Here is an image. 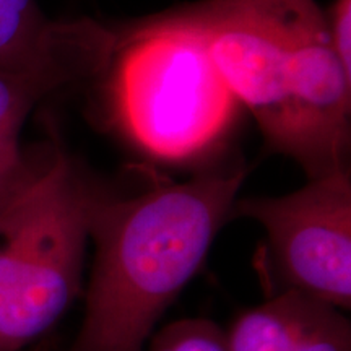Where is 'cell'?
<instances>
[{"label":"cell","mask_w":351,"mask_h":351,"mask_svg":"<svg viewBox=\"0 0 351 351\" xmlns=\"http://www.w3.org/2000/svg\"><path fill=\"white\" fill-rule=\"evenodd\" d=\"M176 13L204 38L271 150L309 179L348 169L351 77L314 0H204Z\"/></svg>","instance_id":"cell-1"},{"label":"cell","mask_w":351,"mask_h":351,"mask_svg":"<svg viewBox=\"0 0 351 351\" xmlns=\"http://www.w3.org/2000/svg\"><path fill=\"white\" fill-rule=\"evenodd\" d=\"M238 217L265 230L274 293L293 289L341 311L351 309L348 169L309 179L282 197L236 199L231 218Z\"/></svg>","instance_id":"cell-5"},{"label":"cell","mask_w":351,"mask_h":351,"mask_svg":"<svg viewBox=\"0 0 351 351\" xmlns=\"http://www.w3.org/2000/svg\"><path fill=\"white\" fill-rule=\"evenodd\" d=\"M326 20L332 49L341 69L351 77V0H335Z\"/></svg>","instance_id":"cell-11"},{"label":"cell","mask_w":351,"mask_h":351,"mask_svg":"<svg viewBox=\"0 0 351 351\" xmlns=\"http://www.w3.org/2000/svg\"><path fill=\"white\" fill-rule=\"evenodd\" d=\"M96 36L91 20H49L36 0H0V70L43 67L83 49Z\"/></svg>","instance_id":"cell-8"},{"label":"cell","mask_w":351,"mask_h":351,"mask_svg":"<svg viewBox=\"0 0 351 351\" xmlns=\"http://www.w3.org/2000/svg\"><path fill=\"white\" fill-rule=\"evenodd\" d=\"M49 150L51 143H46L39 148L21 147L16 152L0 155V207L41 166Z\"/></svg>","instance_id":"cell-10"},{"label":"cell","mask_w":351,"mask_h":351,"mask_svg":"<svg viewBox=\"0 0 351 351\" xmlns=\"http://www.w3.org/2000/svg\"><path fill=\"white\" fill-rule=\"evenodd\" d=\"M116 34L109 33L83 49L43 67L0 70V155L21 148L20 134L33 109L64 86L106 72L116 51Z\"/></svg>","instance_id":"cell-7"},{"label":"cell","mask_w":351,"mask_h":351,"mask_svg":"<svg viewBox=\"0 0 351 351\" xmlns=\"http://www.w3.org/2000/svg\"><path fill=\"white\" fill-rule=\"evenodd\" d=\"M243 181L244 171H221L125 199L96 191L85 315L69 351H145L231 219Z\"/></svg>","instance_id":"cell-2"},{"label":"cell","mask_w":351,"mask_h":351,"mask_svg":"<svg viewBox=\"0 0 351 351\" xmlns=\"http://www.w3.org/2000/svg\"><path fill=\"white\" fill-rule=\"evenodd\" d=\"M108 70L114 121L140 152L156 160L200 158L225 138L234 121L238 101L204 38L176 12L117 34Z\"/></svg>","instance_id":"cell-3"},{"label":"cell","mask_w":351,"mask_h":351,"mask_svg":"<svg viewBox=\"0 0 351 351\" xmlns=\"http://www.w3.org/2000/svg\"><path fill=\"white\" fill-rule=\"evenodd\" d=\"M96 191L54 140L0 207V351L32 345L80 295Z\"/></svg>","instance_id":"cell-4"},{"label":"cell","mask_w":351,"mask_h":351,"mask_svg":"<svg viewBox=\"0 0 351 351\" xmlns=\"http://www.w3.org/2000/svg\"><path fill=\"white\" fill-rule=\"evenodd\" d=\"M345 311L285 289L241 313L226 341L230 351H351Z\"/></svg>","instance_id":"cell-6"},{"label":"cell","mask_w":351,"mask_h":351,"mask_svg":"<svg viewBox=\"0 0 351 351\" xmlns=\"http://www.w3.org/2000/svg\"><path fill=\"white\" fill-rule=\"evenodd\" d=\"M145 351H230L226 332L208 319H181L153 333Z\"/></svg>","instance_id":"cell-9"}]
</instances>
